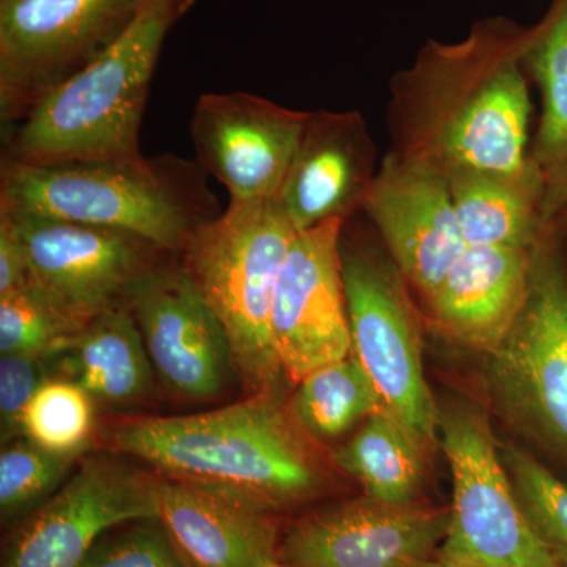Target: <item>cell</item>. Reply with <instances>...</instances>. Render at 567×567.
<instances>
[{
	"label": "cell",
	"mask_w": 567,
	"mask_h": 567,
	"mask_svg": "<svg viewBox=\"0 0 567 567\" xmlns=\"http://www.w3.org/2000/svg\"><path fill=\"white\" fill-rule=\"evenodd\" d=\"M158 520L189 567H260L279 558L270 513L224 492L159 481Z\"/></svg>",
	"instance_id": "cell-19"
},
{
	"label": "cell",
	"mask_w": 567,
	"mask_h": 567,
	"mask_svg": "<svg viewBox=\"0 0 567 567\" xmlns=\"http://www.w3.org/2000/svg\"><path fill=\"white\" fill-rule=\"evenodd\" d=\"M484 377L511 423L567 462V268L554 235L536 248L527 300Z\"/></svg>",
	"instance_id": "cell-7"
},
{
	"label": "cell",
	"mask_w": 567,
	"mask_h": 567,
	"mask_svg": "<svg viewBox=\"0 0 567 567\" xmlns=\"http://www.w3.org/2000/svg\"><path fill=\"white\" fill-rule=\"evenodd\" d=\"M9 215L28 252L29 286L81 327L112 306L125 305L137 279L158 267L152 257L166 252L125 230Z\"/></svg>",
	"instance_id": "cell-10"
},
{
	"label": "cell",
	"mask_w": 567,
	"mask_h": 567,
	"mask_svg": "<svg viewBox=\"0 0 567 567\" xmlns=\"http://www.w3.org/2000/svg\"><path fill=\"white\" fill-rule=\"evenodd\" d=\"M260 567H295L287 565V563L279 561V558L271 559V561L265 563L264 566Z\"/></svg>",
	"instance_id": "cell-33"
},
{
	"label": "cell",
	"mask_w": 567,
	"mask_h": 567,
	"mask_svg": "<svg viewBox=\"0 0 567 567\" xmlns=\"http://www.w3.org/2000/svg\"><path fill=\"white\" fill-rule=\"evenodd\" d=\"M341 259L350 354L371 379L383 409L435 445L442 409L425 380L420 324L404 276L382 254L347 246L342 237Z\"/></svg>",
	"instance_id": "cell-8"
},
{
	"label": "cell",
	"mask_w": 567,
	"mask_h": 567,
	"mask_svg": "<svg viewBox=\"0 0 567 567\" xmlns=\"http://www.w3.org/2000/svg\"><path fill=\"white\" fill-rule=\"evenodd\" d=\"M402 153L443 173L527 169L532 103L518 55L465 52L427 66L399 92Z\"/></svg>",
	"instance_id": "cell-4"
},
{
	"label": "cell",
	"mask_w": 567,
	"mask_h": 567,
	"mask_svg": "<svg viewBox=\"0 0 567 567\" xmlns=\"http://www.w3.org/2000/svg\"><path fill=\"white\" fill-rule=\"evenodd\" d=\"M543 93V117L532 158L546 174L567 155V0L528 52Z\"/></svg>",
	"instance_id": "cell-24"
},
{
	"label": "cell",
	"mask_w": 567,
	"mask_h": 567,
	"mask_svg": "<svg viewBox=\"0 0 567 567\" xmlns=\"http://www.w3.org/2000/svg\"><path fill=\"white\" fill-rule=\"evenodd\" d=\"M144 0H0V118L20 123L91 65Z\"/></svg>",
	"instance_id": "cell-9"
},
{
	"label": "cell",
	"mask_w": 567,
	"mask_h": 567,
	"mask_svg": "<svg viewBox=\"0 0 567 567\" xmlns=\"http://www.w3.org/2000/svg\"><path fill=\"white\" fill-rule=\"evenodd\" d=\"M450 511L363 496L298 522L278 557L295 567H421L445 539Z\"/></svg>",
	"instance_id": "cell-16"
},
{
	"label": "cell",
	"mask_w": 567,
	"mask_h": 567,
	"mask_svg": "<svg viewBox=\"0 0 567 567\" xmlns=\"http://www.w3.org/2000/svg\"><path fill=\"white\" fill-rule=\"evenodd\" d=\"M159 481L93 457L22 520L2 567H81L103 536L158 518Z\"/></svg>",
	"instance_id": "cell-11"
},
{
	"label": "cell",
	"mask_w": 567,
	"mask_h": 567,
	"mask_svg": "<svg viewBox=\"0 0 567 567\" xmlns=\"http://www.w3.org/2000/svg\"><path fill=\"white\" fill-rule=\"evenodd\" d=\"M81 567H189L158 518L103 536Z\"/></svg>",
	"instance_id": "cell-29"
},
{
	"label": "cell",
	"mask_w": 567,
	"mask_h": 567,
	"mask_svg": "<svg viewBox=\"0 0 567 567\" xmlns=\"http://www.w3.org/2000/svg\"><path fill=\"white\" fill-rule=\"evenodd\" d=\"M429 446L413 429L380 409L336 451L334 461L361 484L369 498L406 505L415 503L420 494Z\"/></svg>",
	"instance_id": "cell-22"
},
{
	"label": "cell",
	"mask_w": 567,
	"mask_h": 567,
	"mask_svg": "<svg viewBox=\"0 0 567 567\" xmlns=\"http://www.w3.org/2000/svg\"><path fill=\"white\" fill-rule=\"evenodd\" d=\"M453 505L435 559L450 567H561L518 502L488 417L472 404L440 413Z\"/></svg>",
	"instance_id": "cell-6"
},
{
	"label": "cell",
	"mask_w": 567,
	"mask_h": 567,
	"mask_svg": "<svg viewBox=\"0 0 567 567\" xmlns=\"http://www.w3.org/2000/svg\"><path fill=\"white\" fill-rule=\"evenodd\" d=\"M466 245L535 249L544 233V173L535 162L517 173L453 171L446 174Z\"/></svg>",
	"instance_id": "cell-20"
},
{
	"label": "cell",
	"mask_w": 567,
	"mask_h": 567,
	"mask_svg": "<svg viewBox=\"0 0 567 567\" xmlns=\"http://www.w3.org/2000/svg\"><path fill=\"white\" fill-rule=\"evenodd\" d=\"M297 385L293 417L316 440L339 439L383 409L371 379L352 354L316 369Z\"/></svg>",
	"instance_id": "cell-23"
},
{
	"label": "cell",
	"mask_w": 567,
	"mask_h": 567,
	"mask_svg": "<svg viewBox=\"0 0 567 567\" xmlns=\"http://www.w3.org/2000/svg\"><path fill=\"white\" fill-rule=\"evenodd\" d=\"M346 219L297 233L271 306V338L282 374L293 383L352 352L342 278Z\"/></svg>",
	"instance_id": "cell-12"
},
{
	"label": "cell",
	"mask_w": 567,
	"mask_h": 567,
	"mask_svg": "<svg viewBox=\"0 0 567 567\" xmlns=\"http://www.w3.org/2000/svg\"><path fill=\"white\" fill-rule=\"evenodd\" d=\"M0 210L125 230L182 254L223 210L197 162L175 155L21 164L2 158Z\"/></svg>",
	"instance_id": "cell-2"
},
{
	"label": "cell",
	"mask_w": 567,
	"mask_h": 567,
	"mask_svg": "<svg viewBox=\"0 0 567 567\" xmlns=\"http://www.w3.org/2000/svg\"><path fill=\"white\" fill-rule=\"evenodd\" d=\"M29 264L17 224L9 213L0 212V295L28 286Z\"/></svg>",
	"instance_id": "cell-31"
},
{
	"label": "cell",
	"mask_w": 567,
	"mask_h": 567,
	"mask_svg": "<svg viewBox=\"0 0 567 567\" xmlns=\"http://www.w3.org/2000/svg\"><path fill=\"white\" fill-rule=\"evenodd\" d=\"M502 457L529 524L558 565L567 567V484L518 446L506 445Z\"/></svg>",
	"instance_id": "cell-27"
},
{
	"label": "cell",
	"mask_w": 567,
	"mask_h": 567,
	"mask_svg": "<svg viewBox=\"0 0 567 567\" xmlns=\"http://www.w3.org/2000/svg\"><path fill=\"white\" fill-rule=\"evenodd\" d=\"M125 305L167 386L197 401L223 393L234 368L229 339L183 265L152 268L130 289Z\"/></svg>",
	"instance_id": "cell-14"
},
{
	"label": "cell",
	"mask_w": 567,
	"mask_h": 567,
	"mask_svg": "<svg viewBox=\"0 0 567 567\" xmlns=\"http://www.w3.org/2000/svg\"><path fill=\"white\" fill-rule=\"evenodd\" d=\"M63 354L70 379L95 402L126 405L151 393L155 369L126 305L96 316Z\"/></svg>",
	"instance_id": "cell-21"
},
{
	"label": "cell",
	"mask_w": 567,
	"mask_h": 567,
	"mask_svg": "<svg viewBox=\"0 0 567 567\" xmlns=\"http://www.w3.org/2000/svg\"><path fill=\"white\" fill-rule=\"evenodd\" d=\"M297 230L278 197L233 200L183 249L182 265L229 339L246 385L268 391L281 374L271 338V306Z\"/></svg>",
	"instance_id": "cell-5"
},
{
	"label": "cell",
	"mask_w": 567,
	"mask_h": 567,
	"mask_svg": "<svg viewBox=\"0 0 567 567\" xmlns=\"http://www.w3.org/2000/svg\"><path fill=\"white\" fill-rule=\"evenodd\" d=\"M309 115L248 92L204 93L192 121L196 162L233 200L275 199Z\"/></svg>",
	"instance_id": "cell-13"
},
{
	"label": "cell",
	"mask_w": 567,
	"mask_h": 567,
	"mask_svg": "<svg viewBox=\"0 0 567 567\" xmlns=\"http://www.w3.org/2000/svg\"><path fill=\"white\" fill-rule=\"evenodd\" d=\"M93 399L71 379H47L21 417V436L59 456H81L95 425Z\"/></svg>",
	"instance_id": "cell-25"
},
{
	"label": "cell",
	"mask_w": 567,
	"mask_h": 567,
	"mask_svg": "<svg viewBox=\"0 0 567 567\" xmlns=\"http://www.w3.org/2000/svg\"><path fill=\"white\" fill-rule=\"evenodd\" d=\"M32 286L0 295V353L62 354L84 330Z\"/></svg>",
	"instance_id": "cell-26"
},
{
	"label": "cell",
	"mask_w": 567,
	"mask_h": 567,
	"mask_svg": "<svg viewBox=\"0 0 567 567\" xmlns=\"http://www.w3.org/2000/svg\"><path fill=\"white\" fill-rule=\"evenodd\" d=\"M361 207L405 281L427 300L468 246L446 174L417 156L393 153L375 174Z\"/></svg>",
	"instance_id": "cell-15"
},
{
	"label": "cell",
	"mask_w": 567,
	"mask_h": 567,
	"mask_svg": "<svg viewBox=\"0 0 567 567\" xmlns=\"http://www.w3.org/2000/svg\"><path fill=\"white\" fill-rule=\"evenodd\" d=\"M293 413L268 391L189 416L141 417L112 427L115 450L171 481L237 496L271 513L319 491L322 473Z\"/></svg>",
	"instance_id": "cell-1"
},
{
	"label": "cell",
	"mask_w": 567,
	"mask_h": 567,
	"mask_svg": "<svg viewBox=\"0 0 567 567\" xmlns=\"http://www.w3.org/2000/svg\"><path fill=\"white\" fill-rule=\"evenodd\" d=\"M47 358L0 354V429L2 442L21 435V417L32 395L44 382Z\"/></svg>",
	"instance_id": "cell-30"
},
{
	"label": "cell",
	"mask_w": 567,
	"mask_h": 567,
	"mask_svg": "<svg viewBox=\"0 0 567 567\" xmlns=\"http://www.w3.org/2000/svg\"><path fill=\"white\" fill-rule=\"evenodd\" d=\"M421 567H450V566L442 565V563L436 561L435 558H431V559H429V561H425L424 565Z\"/></svg>",
	"instance_id": "cell-34"
},
{
	"label": "cell",
	"mask_w": 567,
	"mask_h": 567,
	"mask_svg": "<svg viewBox=\"0 0 567 567\" xmlns=\"http://www.w3.org/2000/svg\"><path fill=\"white\" fill-rule=\"evenodd\" d=\"M80 456H59L22 439L0 454V516L3 522L29 516L69 475Z\"/></svg>",
	"instance_id": "cell-28"
},
{
	"label": "cell",
	"mask_w": 567,
	"mask_h": 567,
	"mask_svg": "<svg viewBox=\"0 0 567 567\" xmlns=\"http://www.w3.org/2000/svg\"><path fill=\"white\" fill-rule=\"evenodd\" d=\"M372 155L357 112H311L278 197L293 229L347 219L363 205L375 177Z\"/></svg>",
	"instance_id": "cell-17"
},
{
	"label": "cell",
	"mask_w": 567,
	"mask_h": 567,
	"mask_svg": "<svg viewBox=\"0 0 567 567\" xmlns=\"http://www.w3.org/2000/svg\"><path fill=\"white\" fill-rule=\"evenodd\" d=\"M540 216L546 235H554L567 227V155L544 174Z\"/></svg>",
	"instance_id": "cell-32"
},
{
	"label": "cell",
	"mask_w": 567,
	"mask_h": 567,
	"mask_svg": "<svg viewBox=\"0 0 567 567\" xmlns=\"http://www.w3.org/2000/svg\"><path fill=\"white\" fill-rule=\"evenodd\" d=\"M196 0H144L106 51L11 126L21 164L141 158L140 132L164 40Z\"/></svg>",
	"instance_id": "cell-3"
},
{
	"label": "cell",
	"mask_w": 567,
	"mask_h": 567,
	"mask_svg": "<svg viewBox=\"0 0 567 567\" xmlns=\"http://www.w3.org/2000/svg\"><path fill=\"white\" fill-rule=\"evenodd\" d=\"M536 248L466 246L425 300L440 333L464 349L494 352L527 300Z\"/></svg>",
	"instance_id": "cell-18"
}]
</instances>
